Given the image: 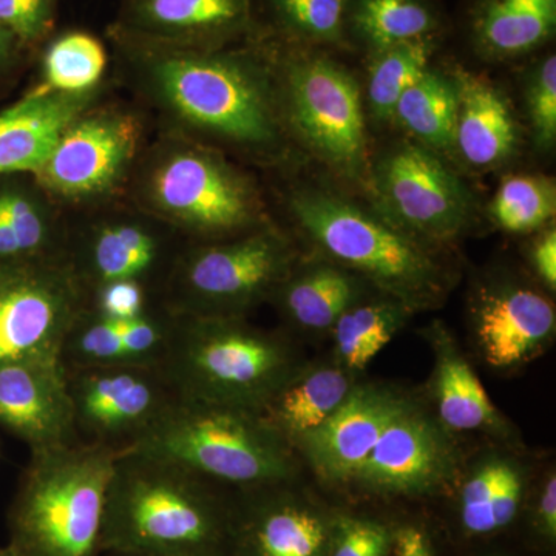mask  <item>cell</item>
Returning <instances> with one entry per match:
<instances>
[{
  "instance_id": "6da1fadb",
  "label": "cell",
  "mask_w": 556,
  "mask_h": 556,
  "mask_svg": "<svg viewBox=\"0 0 556 556\" xmlns=\"http://www.w3.org/2000/svg\"><path fill=\"white\" fill-rule=\"evenodd\" d=\"M124 75L172 135L257 164L287 160L291 138L265 42L193 49L110 30Z\"/></svg>"
},
{
  "instance_id": "7a4b0ae2",
  "label": "cell",
  "mask_w": 556,
  "mask_h": 556,
  "mask_svg": "<svg viewBox=\"0 0 556 556\" xmlns=\"http://www.w3.org/2000/svg\"><path fill=\"white\" fill-rule=\"evenodd\" d=\"M236 492L141 452L116 457L102 555L226 556Z\"/></svg>"
},
{
  "instance_id": "3957f363",
  "label": "cell",
  "mask_w": 556,
  "mask_h": 556,
  "mask_svg": "<svg viewBox=\"0 0 556 556\" xmlns=\"http://www.w3.org/2000/svg\"><path fill=\"white\" fill-rule=\"evenodd\" d=\"M287 208L317 255L364 278L369 287L417 313L438 309L455 273L438 247L408 236L375 207L320 185L289 189Z\"/></svg>"
},
{
  "instance_id": "277c9868",
  "label": "cell",
  "mask_w": 556,
  "mask_h": 556,
  "mask_svg": "<svg viewBox=\"0 0 556 556\" xmlns=\"http://www.w3.org/2000/svg\"><path fill=\"white\" fill-rule=\"evenodd\" d=\"M126 197L190 243L230 239L273 223L251 175L226 153L172 135L146 146Z\"/></svg>"
},
{
  "instance_id": "5b68a950",
  "label": "cell",
  "mask_w": 556,
  "mask_h": 556,
  "mask_svg": "<svg viewBox=\"0 0 556 556\" xmlns=\"http://www.w3.org/2000/svg\"><path fill=\"white\" fill-rule=\"evenodd\" d=\"M118 455L79 441L31 452L10 508L9 546L20 556H102Z\"/></svg>"
},
{
  "instance_id": "8992f818",
  "label": "cell",
  "mask_w": 556,
  "mask_h": 556,
  "mask_svg": "<svg viewBox=\"0 0 556 556\" xmlns=\"http://www.w3.org/2000/svg\"><path fill=\"white\" fill-rule=\"evenodd\" d=\"M303 362L291 340L248 317L177 316L161 368L179 399L262 413Z\"/></svg>"
},
{
  "instance_id": "52a82bcc",
  "label": "cell",
  "mask_w": 556,
  "mask_h": 556,
  "mask_svg": "<svg viewBox=\"0 0 556 556\" xmlns=\"http://www.w3.org/2000/svg\"><path fill=\"white\" fill-rule=\"evenodd\" d=\"M131 452L163 457L233 492L299 481L302 468L260 413L185 399Z\"/></svg>"
},
{
  "instance_id": "ba28073f",
  "label": "cell",
  "mask_w": 556,
  "mask_h": 556,
  "mask_svg": "<svg viewBox=\"0 0 556 556\" xmlns=\"http://www.w3.org/2000/svg\"><path fill=\"white\" fill-rule=\"evenodd\" d=\"M258 38L268 49L291 141H298L338 177L364 186L371 155L364 94L356 76L327 50Z\"/></svg>"
},
{
  "instance_id": "9c48e42d",
  "label": "cell",
  "mask_w": 556,
  "mask_h": 556,
  "mask_svg": "<svg viewBox=\"0 0 556 556\" xmlns=\"http://www.w3.org/2000/svg\"><path fill=\"white\" fill-rule=\"evenodd\" d=\"M300 257L294 241L274 223L230 239L189 241L160 302L175 316L248 317L269 302Z\"/></svg>"
},
{
  "instance_id": "30bf717a",
  "label": "cell",
  "mask_w": 556,
  "mask_h": 556,
  "mask_svg": "<svg viewBox=\"0 0 556 556\" xmlns=\"http://www.w3.org/2000/svg\"><path fill=\"white\" fill-rule=\"evenodd\" d=\"M144 139L137 110L97 101L68 124L33 175L58 207L108 206L126 197Z\"/></svg>"
},
{
  "instance_id": "8fae6325",
  "label": "cell",
  "mask_w": 556,
  "mask_h": 556,
  "mask_svg": "<svg viewBox=\"0 0 556 556\" xmlns=\"http://www.w3.org/2000/svg\"><path fill=\"white\" fill-rule=\"evenodd\" d=\"M367 189L371 206L424 243H452L475 222L473 193L438 153L412 139L391 142L369 156Z\"/></svg>"
},
{
  "instance_id": "7c38bea8",
  "label": "cell",
  "mask_w": 556,
  "mask_h": 556,
  "mask_svg": "<svg viewBox=\"0 0 556 556\" xmlns=\"http://www.w3.org/2000/svg\"><path fill=\"white\" fill-rule=\"evenodd\" d=\"M94 208L68 222L65 244V257L87 294L102 285L135 281L160 300L189 241L134 204Z\"/></svg>"
},
{
  "instance_id": "4fadbf2b",
  "label": "cell",
  "mask_w": 556,
  "mask_h": 556,
  "mask_svg": "<svg viewBox=\"0 0 556 556\" xmlns=\"http://www.w3.org/2000/svg\"><path fill=\"white\" fill-rule=\"evenodd\" d=\"M87 303L67 257L0 266V365L60 358Z\"/></svg>"
},
{
  "instance_id": "5bb4252c",
  "label": "cell",
  "mask_w": 556,
  "mask_h": 556,
  "mask_svg": "<svg viewBox=\"0 0 556 556\" xmlns=\"http://www.w3.org/2000/svg\"><path fill=\"white\" fill-rule=\"evenodd\" d=\"M65 379L78 441L118 453L137 447L179 399L161 367L68 369Z\"/></svg>"
},
{
  "instance_id": "9a60e30c",
  "label": "cell",
  "mask_w": 556,
  "mask_h": 556,
  "mask_svg": "<svg viewBox=\"0 0 556 556\" xmlns=\"http://www.w3.org/2000/svg\"><path fill=\"white\" fill-rule=\"evenodd\" d=\"M455 438L409 396L357 468L346 489L376 497L438 495L459 477Z\"/></svg>"
},
{
  "instance_id": "2e32d148",
  "label": "cell",
  "mask_w": 556,
  "mask_h": 556,
  "mask_svg": "<svg viewBox=\"0 0 556 556\" xmlns=\"http://www.w3.org/2000/svg\"><path fill=\"white\" fill-rule=\"evenodd\" d=\"M468 328L486 367L510 371L554 343L556 311L546 291L514 276L479 281L468 300Z\"/></svg>"
},
{
  "instance_id": "e0dca14e",
  "label": "cell",
  "mask_w": 556,
  "mask_h": 556,
  "mask_svg": "<svg viewBox=\"0 0 556 556\" xmlns=\"http://www.w3.org/2000/svg\"><path fill=\"white\" fill-rule=\"evenodd\" d=\"M298 482L236 492L226 556H328L338 511Z\"/></svg>"
},
{
  "instance_id": "ac0fdd59",
  "label": "cell",
  "mask_w": 556,
  "mask_h": 556,
  "mask_svg": "<svg viewBox=\"0 0 556 556\" xmlns=\"http://www.w3.org/2000/svg\"><path fill=\"white\" fill-rule=\"evenodd\" d=\"M112 31L146 42L222 49L257 35L255 0H121Z\"/></svg>"
},
{
  "instance_id": "d6986e66",
  "label": "cell",
  "mask_w": 556,
  "mask_h": 556,
  "mask_svg": "<svg viewBox=\"0 0 556 556\" xmlns=\"http://www.w3.org/2000/svg\"><path fill=\"white\" fill-rule=\"evenodd\" d=\"M408 394L380 383H356L342 407L295 445L300 463L325 485L345 490Z\"/></svg>"
},
{
  "instance_id": "ffe728a7",
  "label": "cell",
  "mask_w": 556,
  "mask_h": 556,
  "mask_svg": "<svg viewBox=\"0 0 556 556\" xmlns=\"http://www.w3.org/2000/svg\"><path fill=\"white\" fill-rule=\"evenodd\" d=\"M175 324L177 316L161 302L134 318L102 316L87 306L62 342V368L161 367Z\"/></svg>"
},
{
  "instance_id": "44dd1931",
  "label": "cell",
  "mask_w": 556,
  "mask_h": 556,
  "mask_svg": "<svg viewBox=\"0 0 556 556\" xmlns=\"http://www.w3.org/2000/svg\"><path fill=\"white\" fill-rule=\"evenodd\" d=\"M0 426L31 452L78 442L60 358L0 365Z\"/></svg>"
},
{
  "instance_id": "7402d4cb",
  "label": "cell",
  "mask_w": 556,
  "mask_h": 556,
  "mask_svg": "<svg viewBox=\"0 0 556 556\" xmlns=\"http://www.w3.org/2000/svg\"><path fill=\"white\" fill-rule=\"evenodd\" d=\"M426 338L433 350L430 380L434 417L448 433H484L497 439L511 437L510 422L493 404L477 371L464 356L459 343L444 325H431Z\"/></svg>"
},
{
  "instance_id": "603a6c76",
  "label": "cell",
  "mask_w": 556,
  "mask_h": 556,
  "mask_svg": "<svg viewBox=\"0 0 556 556\" xmlns=\"http://www.w3.org/2000/svg\"><path fill=\"white\" fill-rule=\"evenodd\" d=\"M353 270L331 260L300 257L269 302L289 328L308 338L329 336L339 317L375 292Z\"/></svg>"
},
{
  "instance_id": "cb8c5ba5",
  "label": "cell",
  "mask_w": 556,
  "mask_h": 556,
  "mask_svg": "<svg viewBox=\"0 0 556 556\" xmlns=\"http://www.w3.org/2000/svg\"><path fill=\"white\" fill-rule=\"evenodd\" d=\"M101 90L90 93H39L25 97L0 112V175L36 174L62 131L84 110L93 105Z\"/></svg>"
},
{
  "instance_id": "d4e9b609",
  "label": "cell",
  "mask_w": 556,
  "mask_h": 556,
  "mask_svg": "<svg viewBox=\"0 0 556 556\" xmlns=\"http://www.w3.org/2000/svg\"><path fill=\"white\" fill-rule=\"evenodd\" d=\"M459 105L453 153L471 169L503 166L519 146L517 118L506 94L492 80L456 70Z\"/></svg>"
},
{
  "instance_id": "484cf974",
  "label": "cell",
  "mask_w": 556,
  "mask_h": 556,
  "mask_svg": "<svg viewBox=\"0 0 556 556\" xmlns=\"http://www.w3.org/2000/svg\"><path fill=\"white\" fill-rule=\"evenodd\" d=\"M468 42L485 62H508L546 49L556 33V0H471Z\"/></svg>"
},
{
  "instance_id": "4316f807",
  "label": "cell",
  "mask_w": 556,
  "mask_h": 556,
  "mask_svg": "<svg viewBox=\"0 0 556 556\" xmlns=\"http://www.w3.org/2000/svg\"><path fill=\"white\" fill-rule=\"evenodd\" d=\"M356 376L332 358L303 362L260 413L277 433L295 445L334 415L356 387Z\"/></svg>"
},
{
  "instance_id": "83f0119b",
  "label": "cell",
  "mask_w": 556,
  "mask_h": 556,
  "mask_svg": "<svg viewBox=\"0 0 556 556\" xmlns=\"http://www.w3.org/2000/svg\"><path fill=\"white\" fill-rule=\"evenodd\" d=\"M526 467L511 455L490 452L470 468L457 496V519L464 535H496L517 521L527 496Z\"/></svg>"
},
{
  "instance_id": "f1b7e54d",
  "label": "cell",
  "mask_w": 556,
  "mask_h": 556,
  "mask_svg": "<svg viewBox=\"0 0 556 556\" xmlns=\"http://www.w3.org/2000/svg\"><path fill=\"white\" fill-rule=\"evenodd\" d=\"M444 28L438 0H350L346 47L369 56L397 43L442 36Z\"/></svg>"
},
{
  "instance_id": "f546056e",
  "label": "cell",
  "mask_w": 556,
  "mask_h": 556,
  "mask_svg": "<svg viewBox=\"0 0 556 556\" xmlns=\"http://www.w3.org/2000/svg\"><path fill=\"white\" fill-rule=\"evenodd\" d=\"M413 316L415 311L401 300L371 292L348 308L329 332L332 361L357 378Z\"/></svg>"
},
{
  "instance_id": "4dcf8cb0",
  "label": "cell",
  "mask_w": 556,
  "mask_h": 556,
  "mask_svg": "<svg viewBox=\"0 0 556 556\" xmlns=\"http://www.w3.org/2000/svg\"><path fill=\"white\" fill-rule=\"evenodd\" d=\"M459 105L456 70L431 65L399 100L393 121L407 138L438 155L453 152Z\"/></svg>"
},
{
  "instance_id": "1f68e13d",
  "label": "cell",
  "mask_w": 556,
  "mask_h": 556,
  "mask_svg": "<svg viewBox=\"0 0 556 556\" xmlns=\"http://www.w3.org/2000/svg\"><path fill=\"white\" fill-rule=\"evenodd\" d=\"M442 36L409 40L369 54L362 90L367 116L376 126L391 124L399 100L433 65Z\"/></svg>"
},
{
  "instance_id": "d6a6232c",
  "label": "cell",
  "mask_w": 556,
  "mask_h": 556,
  "mask_svg": "<svg viewBox=\"0 0 556 556\" xmlns=\"http://www.w3.org/2000/svg\"><path fill=\"white\" fill-rule=\"evenodd\" d=\"M108 67V49L100 38L83 30L64 31L47 39L40 56L39 80L30 90L90 93L101 90Z\"/></svg>"
},
{
  "instance_id": "836d02e7",
  "label": "cell",
  "mask_w": 556,
  "mask_h": 556,
  "mask_svg": "<svg viewBox=\"0 0 556 556\" xmlns=\"http://www.w3.org/2000/svg\"><path fill=\"white\" fill-rule=\"evenodd\" d=\"M273 40L308 49H345L350 0H260Z\"/></svg>"
},
{
  "instance_id": "e575fe53",
  "label": "cell",
  "mask_w": 556,
  "mask_h": 556,
  "mask_svg": "<svg viewBox=\"0 0 556 556\" xmlns=\"http://www.w3.org/2000/svg\"><path fill=\"white\" fill-rule=\"evenodd\" d=\"M489 212L497 228L508 233L540 232L555 217V181L543 175H510L497 186Z\"/></svg>"
},
{
  "instance_id": "d590c367",
  "label": "cell",
  "mask_w": 556,
  "mask_h": 556,
  "mask_svg": "<svg viewBox=\"0 0 556 556\" xmlns=\"http://www.w3.org/2000/svg\"><path fill=\"white\" fill-rule=\"evenodd\" d=\"M527 119L533 148L552 152L556 142V54L546 50L527 68L525 76Z\"/></svg>"
},
{
  "instance_id": "8d00e7d4",
  "label": "cell",
  "mask_w": 556,
  "mask_h": 556,
  "mask_svg": "<svg viewBox=\"0 0 556 556\" xmlns=\"http://www.w3.org/2000/svg\"><path fill=\"white\" fill-rule=\"evenodd\" d=\"M391 532L379 519L338 511L328 556H391Z\"/></svg>"
},
{
  "instance_id": "74e56055",
  "label": "cell",
  "mask_w": 556,
  "mask_h": 556,
  "mask_svg": "<svg viewBox=\"0 0 556 556\" xmlns=\"http://www.w3.org/2000/svg\"><path fill=\"white\" fill-rule=\"evenodd\" d=\"M60 0H0V25L27 50L50 38Z\"/></svg>"
},
{
  "instance_id": "f35d334b",
  "label": "cell",
  "mask_w": 556,
  "mask_h": 556,
  "mask_svg": "<svg viewBox=\"0 0 556 556\" xmlns=\"http://www.w3.org/2000/svg\"><path fill=\"white\" fill-rule=\"evenodd\" d=\"M160 300L135 281H116L91 289L87 306L102 316L134 318L148 313Z\"/></svg>"
},
{
  "instance_id": "ab89813d",
  "label": "cell",
  "mask_w": 556,
  "mask_h": 556,
  "mask_svg": "<svg viewBox=\"0 0 556 556\" xmlns=\"http://www.w3.org/2000/svg\"><path fill=\"white\" fill-rule=\"evenodd\" d=\"M533 535L547 548L556 543V475L554 468L544 475L530 510Z\"/></svg>"
},
{
  "instance_id": "60d3db41",
  "label": "cell",
  "mask_w": 556,
  "mask_h": 556,
  "mask_svg": "<svg viewBox=\"0 0 556 556\" xmlns=\"http://www.w3.org/2000/svg\"><path fill=\"white\" fill-rule=\"evenodd\" d=\"M529 262L547 292L556 289V230L544 228L529 248Z\"/></svg>"
},
{
  "instance_id": "b9f144b4",
  "label": "cell",
  "mask_w": 556,
  "mask_h": 556,
  "mask_svg": "<svg viewBox=\"0 0 556 556\" xmlns=\"http://www.w3.org/2000/svg\"><path fill=\"white\" fill-rule=\"evenodd\" d=\"M391 556H438L433 538L424 527L402 525L391 532Z\"/></svg>"
},
{
  "instance_id": "7bdbcfd3",
  "label": "cell",
  "mask_w": 556,
  "mask_h": 556,
  "mask_svg": "<svg viewBox=\"0 0 556 556\" xmlns=\"http://www.w3.org/2000/svg\"><path fill=\"white\" fill-rule=\"evenodd\" d=\"M27 51L16 36L0 25V86L16 72Z\"/></svg>"
},
{
  "instance_id": "ee69618b",
  "label": "cell",
  "mask_w": 556,
  "mask_h": 556,
  "mask_svg": "<svg viewBox=\"0 0 556 556\" xmlns=\"http://www.w3.org/2000/svg\"><path fill=\"white\" fill-rule=\"evenodd\" d=\"M0 556H20L7 544V546H0Z\"/></svg>"
},
{
  "instance_id": "f6af8a7d",
  "label": "cell",
  "mask_w": 556,
  "mask_h": 556,
  "mask_svg": "<svg viewBox=\"0 0 556 556\" xmlns=\"http://www.w3.org/2000/svg\"><path fill=\"white\" fill-rule=\"evenodd\" d=\"M102 556H142V555H121V554H105Z\"/></svg>"
}]
</instances>
